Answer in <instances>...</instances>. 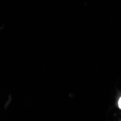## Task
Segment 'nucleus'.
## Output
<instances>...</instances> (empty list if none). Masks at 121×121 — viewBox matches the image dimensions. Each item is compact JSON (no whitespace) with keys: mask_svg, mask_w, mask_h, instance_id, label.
Listing matches in <instances>:
<instances>
[{"mask_svg":"<svg viewBox=\"0 0 121 121\" xmlns=\"http://www.w3.org/2000/svg\"><path fill=\"white\" fill-rule=\"evenodd\" d=\"M117 107L119 108V109L121 111V95L117 99Z\"/></svg>","mask_w":121,"mask_h":121,"instance_id":"nucleus-1","label":"nucleus"},{"mask_svg":"<svg viewBox=\"0 0 121 121\" xmlns=\"http://www.w3.org/2000/svg\"><path fill=\"white\" fill-rule=\"evenodd\" d=\"M120 121H121V120H120Z\"/></svg>","mask_w":121,"mask_h":121,"instance_id":"nucleus-2","label":"nucleus"}]
</instances>
